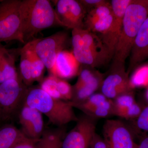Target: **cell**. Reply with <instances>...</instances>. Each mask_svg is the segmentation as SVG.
Segmentation results:
<instances>
[{
    "label": "cell",
    "instance_id": "6da1fadb",
    "mask_svg": "<svg viewBox=\"0 0 148 148\" xmlns=\"http://www.w3.org/2000/svg\"><path fill=\"white\" fill-rule=\"evenodd\" d=\"M148 17V0H133L125 13L122 29L113 56L112 67H124L140 27Z\"/></svg>",
    "mask_w": 148,
    "mask_h": 148
},
{
    "label": "cell",
    "instance_id": "7a4b0ae2",
    "mask_svg": "<svg viewBox=\"0 0 148 148\" xmlns=\"http://www.w3.org/2000/svg\"><path fill=\"white\" fill-rule=\"evenodd\" d=\"M20 12L25 44L42 30L61 26L55 9L48 0L21 1Z\"/></svg>",
    "mask_w": 148,
    "mask_h": 148
},
{
    "label": "cell",
    "instance_id": "3957f363",
    "mask_svg": "<svg viewBox=\"0 0 148 148\" xmlns=\"http://www.w3.org/2000/svg\"><path fill=\"white\" fill-rule=\"evenodd\" d=\"M24 104L44 114L51 123L59 127L77 120L70 101L53 98L39 86L28 87Z\"/></svg>",
    "mask_w": 148,
    "mask_h": 148
},
{
    "label": "cell",
    "instance_id": "277c9868",
    "mask_svg": "<svg viewBox=\"0 0 148 148\" xmlns=\"http://www.w3.org/2000/svg\"><path fill=\"white\" fill-rule=\"evenodd\" d=\"M21 0H0V42L25 43L22 35Z\"/></svg>",
    "mask_w": 148,
    "mask_h": 148
},
{
    "label": "cell",
    "instance_id": "5b68a950",
    "mask_svg": "<svg viewBox=\"0 0 148 148\" xmlns=\"http://www.w3.org/2000/svg\"><path fill=\"white\" fill-rule=\"evenodd\" d=\"M20 77L0 84V110L5 119L19 111L28 88Z\"/></svg>",
    "mask_w": 148,
    "mask_h": 148
},
{
    "label": "cell",
    "instance_id": "8992f818",
    "mask_svg": "<svg viewBox=\"0 0 148 148\" xmlns=\"http://www.w3.org/2000/svg\"><path fill=\"white\" fill-rule=\"evenodd\" d=\"M33 41L36 53L44 64L49 75H51L57 55L65 50L68 45V34L61 31L49 36Z\"/></svg>",
    "mask_w": 148,
    "mask_h": 148
},
{
    "label": "cell",
    "instance_id": "52a82bcc",
    "mask_svg": "<svg viewBox=\"0 0 148 148\" xmlns=\"http://www.w3.org/2000/svg\"><path fill=\"white\" fill-rule=\"evenodd\" d=\"M95 119L86 115L78 118L73 127L63 138L62 148H90L95 134Z\"/></svg>",
    "mask_w": 148,
    "mask_h": 148
},
{
    "label": "cell",
    "instance_id": "ba28073f",
    "mask_svg": "<svg viewBox=\"0 0 148 148\" xmlns=\"http://www.w3.org/2000/svg\"><path fill=\"white\" fill-rule=\"evenodd\" d=\"M56 13L61 26L69 29H84L86 10L79 1H54Z\"/></svg>",
    "mask_w": 148,
    "mask_h": 148
},
{
    "label": "cell",
    "instance_id": "9c48e42d",
    "mask_svg": "<svg viewBox=\"0 0 148 148\" xmlns=\"http://www.w3.org/2000/svg\"><path fill=\"white\" fill-rule=\"evenodd\" d=\"M104 140L110 148H138L132 132L123 122L108 120L103 126Z\"/></svg>",
    "mask_w": 148,
    "mask_h": 148
},
{
    "label": "cell",
    "instance_id": "30bf717a",
    "mask_svg": "<svg viewBox=\"0 0 148 148\" xmlns=\"http://www.w3.org/2000/svg\"><path fill=\"white\" fill-rule=\"evenodd\" d=\"M133 88L124 67H112L111 73L103 80L101 86L102 94L111 100L132 92Z\"/></svg>",
    "mask_w": 148,
    "mask_h": 148
},
{
    "label": "cell",
    "instance_id": "8fae6325",
    "mask_svg": "<svg viewBox=\"0 0 148 148\" xmlns=\"http://www.w3.org/2000/svg\"><path fill=\"white\" fill-rule=\"evenodd\" d=\"M132 1L112 0L111 1L113 15L112 23L108 32L101 38L113 56L121 33L125 13Z\"/></svg>",
    "mask_w": 148,
    "mask_h": 148
},
{
    "label": "cell",
    "instance_id": "7c38bea8",
    "mask_svg": "<svg viewBox=\"0 0 148 148\" xmlns=\"http://www.w3.org/2000/svg\"><path fill=\"white\" fill-rule=\"evenodd\" d=\"M21 130L27 138L39 140L45 130L42 114L37 110L23 104L19 110Z\"/></svg>",
    "mask_w": 148,
    "mask_h": 148
},
{
    "label": "cell",
    "instance_id": "4fadbf2b",
    "mask_svg": "<svg viewBox=\"0 0 148 148\" xmlns=\"http://www.w3.org/2000/svg\"><path fill=\"white\" fill-rule=\"evenodd\" d=\"M73 53L80 64L96 68L107 64L112 57L110 56L98 53L85 45L75 29L72 32Z\"/></svg>",
    "mask_w": 148,
    "mask_h": 148
},
{
    "label": "cell",
    "instance_id": "5bb4252c",
    "mask_svg": "<svg viewBox=\"0 0 148 148\" xmlns=\"http://www.w3.org/2000/svg\"><path fill=\"white\" fill-rule=\"evenodd\" d=\"M71 104L73 108L83 112L86 115L95 119L113 114V101L102 93H94L82 103Z\"/></svg>",
    "mask_w": 148,
    "mask_h": 148
},
{
    "label": "cell",
    "instance_id": "9a60e30c",
    "mask_svg": "<svg viewBox=\"0 0 148 148\" xmlns=\"http://www.w3.org/2000/svg\"><path fill=\"white\" fill-rule=\"evenodd\" d=\"M80 64L73 52L65 49L57 55L51 75L61 79L71 78L79 73Z\"/></svg>",
    "mask_w": 148,
    "mask_h": 148
},
{
    "label": "cell",
    "instance_id": "2e32d148",
    "mask_svg": "<svg viewBox=\"0 0 148 148\" xmlns=\"http://www.w3.org/2000/svg\"><path fill=\"white\" fill-rule=\"evenodd\" d=\"M130 56V70L148 58V17L140 27Z\"/></svg>",
    "mask_w": 148,
    "mask_h": 148
},
{
    "label": "cell",
    "instance_id": "e0dca14e",
    "mask_svg": "<svg viewBox=\"0 0 148 148\" xmlns=\"http://www.w3.org/2000/svg\"><path fill=\"white\" fill-rule=\"evenodd\" d=\"M135 102L132 92L119 96L113 101L114 115L125 119L137 118L141 111Z\"/></svg>",
    "mask_w": 148,
    "mask_h": 148
},
{
    "label": "cell",
    "instance_id": "ac0fdd59",
    "mask_svg": "<svg viewBox=\"0 0 148 148\" xmlns=\"http://www.w3.org/2000/svg\"><path fill=\"white\" fill-rule=\"evenodd\" d=\"M103 75L99 73L87 84L77 88L73 87V95L70 101L72 104H78L87 100L101 86Z\"/></svg>",
    "mask_w": 148,
    "mask_h": 148
},
{
    "label": "cell",
    "instance_id": "d6986e66",
    "mask_svg": "<svg viewBox=\"0 0 148 148\" xmlns=\"http://www.w3.org/2000/svg\"><path fill=\"white\" fill-rule=\"evenodd\" d=\"M15 61L16 56L14 51L0 47V69L6 80L19 78Z\"/></svg>",
    "mask_w": 148,
    "mask_h": 148
},
{
    "label": "cell",
    "instance_id": "ffe728a7",
    "mask_svg": "<svg viewBox=\"0 0 148 148\" xmlns=\"http://www.w3.org/2000/svg\"><path fill=\"white\" fill-rule=\"evenodd\" d=\"M26 137L21 130L7 124L0 127V148H12Z\"/></svg>",
    "mask_w": 148,
    "mask_h": 148
},
{
    "label": "cell",
    "instance_id": "44dd1931",
    "mask_svg": "<svg viewBox=\"0 0 148 148\" xmlns=\"http://www.w3.org/2000/svg\"><path fill=\"white\" fill-rule=\"evenodd\" d=\"M30 46L29 42L25 44L24 47L19 49V51L20 56L19 76L24 84L28 87L32 86L34 83L32 77Z\"/></svg>",
    "mask_w": 148,
    "mask_h": 148
},
{
    "label": "cell",
    "instance_id": "7402d4cb",
    "mask_svg": "<svg viewBox=\"0 0 148 148\" xmlns=\"http://www.w3.org/2000/svg\"><path fill=\"white\" fill-rule=\"evenodd\" d=\"M112 13L110 3L107 1L102 5L92 9L88 12L85 17L84 29L90 31L93 25L102 18Z\"/></svg>",
    "mask_w": 148,
    "mask_h": 148
},
{
    "label": "cell",
    "instance_id": "603a6c76",
    "mask_svg": "<svg viewBox=\"0 0 148 148\" xmlns=\"http://www.w3.org/2000/svg\"><path fill=\"white\" fill-rule=\"evenodd\" d=\"M62 130H55L45 131L38 140L36 148H62L63 133Z\"/></svg>",
    "mask_w": 148,
    "mask_h": 148
},
{
    "label": "cell",
    "instance_id": "cb8c5ba5",
    "mask_svg": "<svg viewBox=\"0 0 148 148\" xmlns=\"http://www.w3.org/2000/svg\"><path fill=\"white\" fill-rule=\"evenodd\" d=\"M29 42L32 79L34 82L40 83L44 78L45 66L35 51L33 40Z\"/></svg>",
    "mask_w": 148,
    "mask_h": 148
},
{
    "label": "cell",
    "instance_id": "d4e9b609",
    "mask_svg": "<svg viewBox=\"0 0 148 148\" xmlns=\"http://www.w3.org/2000/svg\"><path fill=\"white\" fill-rule=\"evenodd\" d=\"M58 77L49 75L48 76L44 78L40 82V87L44 91L56 99L61 100L58 91Z\"/></svg>",
    "mask_w": 148,
    "mask_h": 148
},
{
    "label": "cell",
    "instance_id": "484cf974",
    "mask_svg": "<svg viewBox=\"0 0 148 148\" xmlns=\"http://www.w3.org/2000/svg\"><path fill=\"white\" fill-rule=\"evenodd\" d=\"M58 91L63 101H70L73 95V87L65 79L58 78Z\"/></svg>",
    "mask_w": 148,
    "mask_h": 148
},
{
    "label": "cell",
    "instance_id": "4316f807",
    "mask_svg": "<svg viewBox=\"0 0 148 148\" xmlns=\"http://www.w3.org/2000/svg\"><path fill=\"white\" fill-rule=\"evenodd\" d=\"M136 124L140 130L148 132V106L141 111L137 118Z\"/></svg>",
    "mask_w": 148,
    "mask_h": 148
},
{
    "label": "cell",
    "instance_id": "83f0119b",
    "mask_svg": "<svg viewBox=\"0 0 148 148\" xmlns=\"http://www.w3.org/2000/svg\"><path fill=\"white\" fill-rule=\"evenodd\" d=\"M79 1L87 12L92 9L102 5L108 1L105 0H80Z\"/></svg>",
    "mask_w": 148,
    "mask_h": 148
},
{
    "label": "cell",
    "instance_id": "f1b7e54d",
    "mask_svg": "<svg viewBox=\"0 0 148 148\" xmlns=\"http://www.w3.org/2000/svg\"><path fill=\"white\" fill-rule=\"evenodd\" d=\"M39 140H34L26 136L12 148H36Z\"/></svg>",
    "mask_w": 148,
    "mask_h": 148
},
{
    "label": "cell",
    "instance_id": "f546056e",
    "mask_svg": "<svg viewBox=\"0 0 148 148\" xmlns=\"http://www.w3.org/2000/svg\"><path fill=\"white\" fill-rule=\"evenodd\" d=\"M90 148H110L104 138L95 133L90 143Z\"/></svg>",
    "mask_w": 148,
    "mask_h": 148
},
{
    "label": "cell",
    "instance_id": "4dcf8cb0",
    "mask_svg": "<svg viewBox=\"0 0 148 148\" xmlns=\"http://www.w3.org/2000/svg\"><path fill=\"white\" fill-rule=\"evenodd\" d=\"M138 148H148V135H145L141 140Z\"/></svg>",
    "mask_w": 148,
    "mask_h": 148
},
{
    "label": "cell",
    "instance_id": "1f68e13d",
    "mask_svg": "<svg viewBox=\"0 0 148 148\" xmlns=\"http://www.w3.org/2000/svg\"><path fill=\"white\" fill-rule=\"evenodd\" d=\"M5 119V118L4 116L1 111L0 110V121L3 120Z\"/></svg>",
    "mask_w": 148,
    "mask_h": 148
}]
</instances>
